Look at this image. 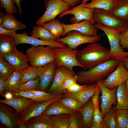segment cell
<instances>
[{
    "instance_id": "obj_1",
    "label": "cell",
    "mask_w": 128,
    "mask_h": 128,
    "mask_svg": "<svg viewBox=\"0 0 128 128\" xmlns=\"http://www.w3.org/2000/svg\"><path fill=\"white\" fill-rule=\"evenodd\" d=\"M76 58L86 70L111 59L110 50L96 42L90 43L78 50Z\"/></svg>"
},
{
    "instance_id": "obj_2",
    "label": "cell",
    "mask_w": 128,
    "mask_h": 128,
    "mask_svg": "<svg viewBox=\"0 0 128 128\" xmlns=\"http://www.w3.org/2000/svg\"><path fill=\"white\" fill-rule=\"evenodd\" d=\"M119 61L111 59L89 69L78 72L77 83L81 85L97 83L114 71Z\"/></svg>"
},
{
    "instance_id": "obj_3",
    "label": "cell",
    "mask_w": 128,
    "mask_h": 128,
    "mask_svg": "<svg viewBox=\"0 0 128 128\" xmlns=\"http://www.w3.org/2000/svg\"><path fill=\"white\" fill-rule=\"evenodd\" d=\"M54 48L49 46H33L26 51L30 65L37 67L55 62V57Z\"/></svg>"
},
{
    "instance_id": "obj_4",
    "label": "cell",
    "mask_w": 128,
    "mask_h": 128,
    "mask_svg": "<svg viewBox=\"0 0 128 128\" xmlns=\"http://www.w3.org/2000/svg\"><path fill=\"white\" fill-rule=\"evenodd\" d=\"M93 17L97 23L120 32L126 31L128 28V22L102 9L95 8Z\"/></svg>"
},
{
    "instance_id": "obj_5",
    "label": "cell",
    "mask_w": 128,
    "mask_h": 128,
    "mask_svg": "<svg viewBox=\"0 0 128 128\" xmlns=\"http://www.w3.org/2000/svg\"><path fill=\"white\" fill-rule=\"evenodd\" d=\"M93 25L97 29L102 30L106 36L110 45V53L111 59L120 60L128 57V52L124 51L120 45V32L98 23H95Z\"/></svg>"
},
{
    "instance_id": "obj_6",
    "label": "cell",
    "mask_w": 128,
    "mask_h": 128,
    "mask_svg": "<svg viewBox=\"0 0 128 128\" xmlns=\"http://www.w3.org/2000/svg\"><path fill=\"white\" fill-rule=\"evenodd\" d=\"M53 48L55 57V62L56 67L63 66L73 71V67L77 66L86 70L77 58L78 50L71 49L67 45L64 48Z\"/></svg>"
},
{
    "instance_id": "obj_7",
    "label": "cell",
    "mask_w": 128,
    "mask_h": 128,
    "mask_svg": "<svg viewBox=\"0 0 128 128\" xmlns=\"http://www.w3.org/2000/svg\"><path fill=\"white\" fill-rule=\"evenodd\" d=\"M46 10L36 21L37 25L42 26L45 23L55 19L61 13L69 10L70 6L62 0H44Z\"/></svg>"
},
{
    "instance_id": "obj_8",
    "label": "cell",
    "mask_w": 128,
    "mask_h": 128,
    "mask_svg": "<svg viewBox=\"0 0 128 128\" xmlns=\"http://www.w3.org/2000/svg\"><path fill=\"white\" fill-rule=\"evenodd\" d=\"M66 35L65 37L59 38L56 40L67 45L72 49H75L78 46L82 44L96 42L100 41L101 38L100 34L95 36H88L75 30L69 32Z\"/></svg>"
},
{
    "instance_id": "obj_9",
    "label": "cell",
    "mask_w": 128,
    "mask_h": 128,
    "mask_svg": "<svg viewBox=\"0 0 128 128\" xmlns=\"http://www.w3.org/2000/svg\"><path fill=\"white\" fill-rule=\"evenodd\" d=\"M64 95L63 93L59 94L54 98L47 101H35L18 115L19 120L25 122L30 118L41 114L49 105L60 99Z\"/></svg>"
},
{
    "instance_id": "obj_10",
    "label": "cell",
    "mask_w": 128,
    "mask_h": 128,
    "mask_svg": "<svg viewBox=\"0 0 128 128\" xmlns=\"http://www.w3.org/2000/svg\"><path fill=\"white\" fill-rule=\"evenodd\" d=\"M87 3L81 4L76 7L62 12L58 16V18L62 17L69 14H72L74 16L70 19L71 23H79L82 20L88 21L91 24L93 25L95 23L93 16L95 8H86L85 5Z\"/></svg>"
},
{
    "instance_id": "obj_11",
    "label": "cell",
    "mask_w": 128,
    "mask_h": 128,
    "mask_svg": "<svg viewBox=\"0 0 128 128\" xmlns=\"http://www.w3.org/2000/svg\"><path fill=\"white\" fill-rule=\"evenodd\" d=\"M128 79V70L120 60L115 69L102 81L106 87L111 89L125 82Z\"/></svg>"
},
{
    "instance_id": "obj_12",
    "label": "cell",
    "mask_w": 128,
    "mask_h": 128,
    "mask_svg": "<svg viewBox=\"0 0 128 128\" xmlns=\"http://www.w3.org/2000/svg\"><path fill=\"white\" fill-rule=\"evenodd\" d=\"M16 46L21 44H27L37 46L41 45L49 46L53 48H64L66 44L55 41L44 40L29 36L25 33H17L13 37Z\"/></svg>"
},
{
    "instance_id": "obj_13",
    "label": "cell",
    "mask_w": 128,
    "mask_h": 128,
    "mask_svg": "<svg viewBox=\"0 0 128 128\" xmlns=\"http://www.w3.org/2000/svg\"><path fill=\"white\" fill-rule=\"evenodd\" d=\"M97 83L100 87L101 92L100 107L103 118L111 108L112 105L117 103L116 93L118 86L110 89L104 85L102 80L99 81Z\"/></svg>"
},
{
    "instance_id": "obj_14",
    "label": "cell",
    "mask_w": 128,
    "mask_h": 128,
    "mask_svg": "<svg viewBox=\"0 0 128 128\" xmlns=\"http://www.w3.org/2000/svg\"><path fill=\"white\" fill-rule=\"evenodd\" d=\"M56 67L55 62L38 67V77L40 78V83L38 90L45 91L52 82L55 75Z\"/></svg>"
},
{
    "instance_id": "obj_15",
    "label": "cell",
    "mask_w": 128,
    "mask_h": 128,
    "mask_svg": "<svg viewBox=\"0 0 128 128\" xmlns=\"http://www.w3.org/2000/svg\"><path fill=\"white\" fill-rule=\"evenodd\" d=\"M61 23L64 29L62 36H65L68 32L72 30L78 32L84 35L88 36H95L98 34L97 29L87 20L71 24Z\"/></svg>"
},
{
    "instance_id": "obj_16",
    "label": "cell",
    "mask_w": 128,
    "mask_h": 128,
    "mask_svg": "<svg viewBox=\"0 0 128 128\" xmlns=\"http://www.w3.org/2000/svg\"><path fill=\"white\" fill-rule=\"evenodd\" d=\"M5 59L16 70H23L31 67L26 54L17 49L9 53L2 55Z\"/></svg>"
},
{
    "instance_id": "obj_17",
    "label": "cell",
    "mask_w": 128,
    "mask_h": 128,
    "mask_svg": "<svg viewBox=\"0 0 128 128\" xmlns=\"http://www.w3.org/2000/svg\"><path fill=\"white\" fill-rule=\"evenodd\" d=\"M19 120L15 110L5 104H0V121L6 128H17Z\"/></svg>"
},
{
    "instance_id": "obj_18",
    "label": "cell",
    "mask_w": 128,
    "mask_h": 128,
    "mask_svg": "<svg viewBox=\"0 0 128 128\" xmlns=\"http://www.w3.org/2000/svg\"><path fill=\"white\" fill-rule=\"evenodd\" d=\"M75 73L73 71H72L64 66L56 67L55 75L48 92L53 93L67 78Z\"/></svg>"
},
{
    "instance_id": "obj_19",
    "label": "cell",
    "mask_w": 128,
    "mask_h": 128,
    "mask_svg": "<svg viewBox=\"0 0 128 128\" xmlns=\"http://www.w3.org/2000/svg\"><path fill=\"white\" fill-rule=\"evenodd\" d=\"M32 99L22 96L0 100V103L8 105L13 108L18 115L30 105L35 101Z\"/></svg>"
},
{
    "instance_id": "obj_20",
    "label": "cell",
    "mask_w": 128,
    "mask_h": 128,
    "mask_svg": "<svg viewBox=\"0 0 128 128\" xmlns=\"http://www.w3.org/2000/svg\"><path fill=\"white\" fill-rule=\"evenodd\" d=\"M99 86L97 83L90 85L87 88L84 90L73 93H65L64 96L74 98L84 105L94 94Z\"/></svg>"
},
{
    "instance_id": "obj_21",
    "label": "cell",
    "mask_w": 128,
    "mask_h": 128,
    "mask_svg": "<svg viewBox=\"0 0 128 128\" xmlns=\"http://www.w3.org/2000/svg\"><path fill=\"white\" fill-rule=\"evenodd\" d=\"M25 123L27 128H52L50 116L43 113L30 118Z\"/></svg>"
},
{
    "instance_id": "obj_22",
    "label": "cell",
    "mask_w": 128,
    "mask_h": 128,
    "mask_svg": "<svg viewBox=\"0 0 128 128\" xmlns=\"http://www.w3.org/2000/svg\"><path fill=\"white\" fill-rule=\"evenodd\" d=\"M116 105L111 108L116 110L125 109L128 110V91L125 82L118 86L116 91Z\"/></svg>"
},
{
    "instance_id": "obj_23",
    "label": "cell",
    "mask_w": 128,
    "mask_h": 128,
    "mask_svg": "<svg viewBox=\"0 0 128 128\" xmlns=\"http://www.w3.org/2000/svg\"><path fill=\"white\" fill-rule=\"evenodd\" d=\"M83 119L84 128H91L92 124V119L94 111V108L91 98L79 111Z\"/></svg>"
},
{
    "instance_id": "obj_24",
    "label": "cell",
    "mask_w": 128,
    "mask_h": 128,
    "mask_svg": "<svg viewBox=\"0 0 128 128\" xmlns=\"http://www.w3.org/2000/svg\"><path fill=\"white\" fill-rule=\"evenodd\" d=\"M91 2L86 4V8L100 9L111 13L115 9L118 1L114 0H91Z\"/></svg>"
},
{
    "instance_id": "obj_25",
    "label": "cell",
    "mask_w": 128,
    "mask_h": 128,
    "mask_svg": "<svg viewBox=\"0 0 128 128\" xmlns=\"http://www.w3.org/2000/svg\"><path fill=\"white\" fill-rule=\"evenodd\" d=\"M14 37L0 35V55L9 53L17 50Z\"/></svg>"
},
{
    "instance_id": "obj_26",
    "label": "cell",
    "mask_w": 128,
    "mask_h": 128,
    "mask_svg": "<svg viewBox=\"0 0 128 128\" xmlns=\"http://www.w3.org/2000/svg\"><path fill=\"white\" fill-rule=\"evenodd\" d=\"M75 112L67 109L57 101L49 105L42 113L49 116L65 114H70Z\"/></svg>"
},
{
    "instance_id": "obj_27",
    "label": "cell",
    "mask_w": 128,
    "mask_h": 128,
    "mask_svg": "<svg viewBox=\"0 0 128 128\" xmlns=\"http://www.w3.org/2000/svg\"><path fill=\"white\" fill-rule=\"evenodd\" d=\"M30 35L41 39L49 41L56 40L52 34L45 27L42 26H33Z\"/></svg>"
},
{
    "instance_id": "obj_28",
    "label": "cell",
    "mask_w": 128,
    "mask_h": 128,
    "mask_svg": "<svg viewBox=\"0 0 128 128\" xmlns=\"http://www.w3.org/2000/svg\"><path fill=\"white\" fill-rule=\"evenodd\" d=\"M119 19L128 22V0H120L110 13Z\"/></svg>"
},
{
    "instance_id": "obj_29",
    "label": "cell",
    "mask_w": 128,
    "mask_h": 128,
    "mask_svg": "<svg viewBox=\"0 0 128 128\" xmlns=\"http://www.w3.org/2000/svg\"><path fill=\"white\" fill-rule=\"evenodd\" d=\"M42 26L45 27L56 40L59 38L64 31V29L61 23L57 19L46 22Z\"/></svg>"
},
{
    "instance_id": "obj_30",
    "label": "cell",
    "mask_w": 128,
    "mask_h": 128,
    "mask_svg": "<svg viewBox=\"0 0 128 128\" xmlns=\"http://www.w3.org/2000/svg\"><path fill=\"white\" fill-rule=\"evenodd\" d=\"M2 28L8 30L16 31L26 28L25 25L18 21L13 14H9V16L0 24Z\"/></svg>"
},
{
    "instance_id": "obj_31",
    "label": "cell",
    "mask_w": 128,
    "mask_h": 128,
    "mask_svg": "<svg viewBox=\"0 0 128 128\" xmlns=\"http://www.w3.org/2000/svg\"><path fill=\"white\" fill-rule=\"evenodd\" d=\"M23 70H16L8 77L5 81L7 91L12 92L18 89Z\"/></svg>"
},
{
    "instance_id": "obj_32",
    "label": "cell",
    "mask_w": 128,
    "mask_h": 128,
    "mask_svg": "<svg viewBox=\"0 0 128 128\" xmlns=\"http://www.w3.org/2000/svg\"><path fill=\"white\" fill-rule=\"evenodd\" d=\"M52 128H69L70 114H68L49 116Z\"/></svg>"
},
{
    "instance_id": "obj_33",
    "label": "cell",
    "mask_w": 128,
    "mask_h": 128,
    "mask_svg": "<svg viewBox=\"0 0 128 128\" xmlns=\"http://www.w3.org/2000/svg\"><path fill=\"white\" fill-rule=\"evenodd\" d=\"M58 101L67 109L74 111H78L84 106L76 99L70 97L63 96Z\"/></svg>"
},
{
    "instance_id": "obj_34",
    "label": "cell",
    "mask_w": 128,
    "mask_h": 128,
    "mask_svg": "<svg viewBox=\"0 0 128 128\" xmlns=\"http://www.w3.org/2000/svg\"><path fill=\"white\" fill-rule=\"evenodd\" d=\"M114 119L116 128H125L128 121V110L125 109L115 110Z\"/></svg>"
},
{
    "instance_id": "obj_35",
    "label": "cell",
    "mask_w": 128,
    "mask_h": 128,
    "mask_svg": "<svg viewBox=\"0 0 128 128\" xmlns=\"http://www.w3.org/2000/svg\"><path fill=\"white\" fill-rule=\"evenodd\" d=\"M37 69V67L31 66L23 69L20 80V85L36 79L38 77Z\"/></svg>"
},
{
    "instance_id": "obj_36",
    "label": "cell",
    "mask_w": 128,
    "mask_h": 128,
    "mask_svg": "<svg viewBox=\"0 0 128 128\" xmlns=\"http://www.w3.org/2000/svg\"><path fill=\"white\" fill-rule=\"evenodd\" d=\"M16 70L0 55V77L6 81L8 77Z\"/></svg>"
},
{
    "instance_id": "obj_37",
    "label": "cell",
    "mask_w": 128,
    "mask_h": 128,
    "mask_svg": "<svg viewBox=\"0 0 128 128\" xmlns=\"http://www.w3.org/2000/svg\"><path fill=\"white\" fill-rule=\"evenodd\" d=\"M12 92L14 97L22 96L30 99L36 101L46 102L53 99L40 97L35 95L30 91L25 90H17Z\"/></svg>"
},
{
    "instance_id": "obj_38",
    "label": "cell",
    "mask_w": 128,
    "mask_h": 128,
    "mask_svg": "<svg viewBox=\"0 0 128 128\" xmlns=\"http://www.w3.org/2000/svg\"><path fill=\"white\" fill-rule=\"evenodd\" d=\"M84 128L82 118L80 112H75L70 114L69 128Z\"/></svg>"
},
{
    "instance_id": "obj_39",
    "label": "cell",
    "mask_w": 128,
    "mask_h": 128,
    "mask_svg": "<svg viewBox=\"0 0 128 128\" xmlns=\"http://www.w3.org/2000/svg\"><path fill=\"white\" fill-rule=\"evenodd\" d=\"M77 76L76 73L70 76L66 79L53 93L58 95L61 93H63L67 88L77 82Z\"/></svg>"
},
{
    "instance_id": "obj_40",
    "label": "cell",
    "mask_w": 128,
    "mask_h": 128,
    "mask_svg": "<svg viewBox=\"0 0 128 128\" xmlns=\"http://www.w3.org/2000/svg\"><path fill=\"white\" fill-rule=\"evenodd\" d=\"M115 110L110 108L103 118V122L107 126V128H116L114 119Z\"/></svg>"
},
{
    "instance_id": "obj_41",
    "label": "cell",
    "mask_w": 128,
    "mask_h": 128,
    "mask_svg": "<svg viewBox=\"0 0 128 128\" xmlns=\"http://www.w3.org/2000/svg\"><path fill=\"white\" fill-rule=\"evenodd\" d=\"M40 81V78L38 77L35 80H30L24 84H20L17 90H37L39 86Z\"/></svg>"
},
{
    "instance_id": "obj_42",
    "label": "cell",
    "mask_w": 128,
    "mask_h": 128,
    "mask_svg": "<svg viewBox=\"0 0 128 128\" xmlns=\"http://www.w3.org/2000/svg\"><path fill=\"white\" fill-rule=\"evenodd\" d=\"M0 6L4 9L6 13L13 14L17 12V9L15 6L13 0H0Z\"/></svg>"
},
{
    "instance_id": "obj_43",
    "label": "cell",
    "mask_w": 128,
    "mask_h": 128,
    "mask_svg": "<svg viewBox=\"0 0 128 128\" xmlns=\"http://www.w3.org/2000/svg\"><path fill=\"white\" fill-rule=\"evenodd\" d=\"M90 85H81L75 82L67 88L63 93H73L78 92L87 88Z\"/></svg>"
},
{
    "instance_id": "obj_44",
    "label": "cell",
    "mask_w": 128,
    "mask_h": 128,
    "mask_svg": "<svg viewBox=\"0 0 128 128\" xmlns=\"http://www.w3.org/2000/svg\"><path fill=\"white\" fill-rule=\"evenodd\" d=\"M94 106V111L92 119V123H103V117L101 112L100 110L99 104L96 105Z\"/></svg>"
},
{
    "instance_id": "obj_45",
    "label": "cell",
    "mask_w": 128,
    "mask_h": 128,
    "mask_svg": "<svg viewBox=\"0 0 128 128\" xmlns=\"http://www.w3.org/2000/svg\"><path fill=\"white\" fill-rule=\"evenodd\" d=\"M119 38L120 44L123 48L128 49V28L126 31L120 33Z\"/></svg>"
},
{
    "instance_id": "obj_46",
    "label": "cell",
    "mask_w": 128,
    "mask_h": 128,
    "mask_svg": "<svg viewBox=\"0 0 128 128\" xmlns=\"http://www.w3.org/2000/svg\"><path fill=\"white\" fill-rule=\"evenodd\" d=\"M101 92V89L99 86L97 88L94 94L91 98V102L94 106L99 104V96Z\"/></svg>"
},
{
    "instance_id": "obj_47",
    "label": "cell",
    "mask_w": 128,
    "mask_h": 128,
    "mask_svg": "<svg viewBox=\"0 0 128 128\" xmlns=\"http://www.w3.org/2000/svg\"><path fill=\"white\" fill-rule=\"evenodd\" d=\"M5 81L3 78L0 77V94L1 95L7 91Z\"/></svg>"
},
{
    "instance_id": "obj_48",
    "label": "cell",
    "mask_w": 128,
    "mask_h": 128,
    "mask_svg": "<svg viewBox=\"0 0 128 128\" xmlns=\"http://www.w3.org/2000/svg\"><path fill=\"white\" fill-rule=\"evenodd\" d=\"M16 31L4 29L0 26V35H3L13 37L17 33Z\"/></svg>"
},
{
    "instance_id": "obj_49",
    "label": "cell",
    "mask_w": 128,
    "mask_h": 128,
    "mask_svg": "<svg viewBox=\"0 0 128 128\" xmlns=\"http://www.w3.org/2000/svg\"><path fill=\"white\" fill-rule=\"evenodd\" d=\"M67 4L70 7H74L78 4L80 0H62Z\"/></svg>"
},
{
    "instance_id": "obj_50",
    "label": "cell",
    "mask_w": 128,
    "mask_h": 128,
    "mask_svg": "<svg viewBox=\"0 0 128 128\" xmlns=\"http://www.w3.org/2000/svg\"><path fill=\"white\" fill-rule=\"evenodd\" d=\"M91 128H107L106 125L104 123L92 124Z\"/></svg>"
},
{
    "instance_id": "obj_51",
    "label": "cell",
    "mask_w": 128,
    "mask_h": 128,
    "mask_svg": "<svg viewBox=\"0 0 128 128\" xmlns=\"http://www.w3.org/2000/svg\"><path fill=\"white\" fill-rule=\"evenodd\" d=\"M22 0H13L14 2L15 5L17 6L19 13H21L23 10L22 9L21 3Z\"/></svg>"
},
{
    "instance_id": "obj_52",
    "label": "cell",
    "mask_w": 128,
    "mask_h": 128,
    "mask_svg": "<svg viewBox=\"0 0 128 128\" xmlns=\"http://www.w3.org/2000/svg\"><path fill=\"white\" fill-rule=\"evenodd\" d=\"M9 14L6 12L4 13L1 11L0 12V24L7 18L9 16Z\"/></svg>"
},
{
    "instance_id": "obj_53",
    "label": "cell",
    "mask_w": 128,
    "mask_h": 128,
    "mask_svg": "<svg viewBox=\"0 0 128 128\" xmlns=\"http://www.w3.org/2000/svg\"><path fill=\"white\" fill-rule=\"evenodd\" d=\"M17 126L18 128H27L25 122L19 120L18 122Z\"/></svg>"
},
{
    "instance_id": "obj_54",
    "label": "cell",
    "mask_w": 128,
    "mask_h": 128,
    "mask_svg": "<svg viewBox=\"0 0 128 128\" xmlns=\"http://www.w3.org/2000/svg\"><path fill=\"white\" fill-rule=\"evenodd\" d=\"M2 96L4 97L6 99H10L14 97L12 93L9 91L6 92V93L2 95Z\"/></svg>"
},
{
    "instance_id": "obj_55",
    "label": "cell",
    "mask_w": 128,
    "mask_h": 128,
    "mask_svg": "<svg viewBox=\"0 0 128 128\" xmlns=\"http://www.w3.org/2000/svg\"><path fill=\"white\" fill-rule=\"evenodd\" d=\"M126 69L128 70V57L121 60Z\"/></svg>"
},
{
    "instance_id": "obj_56",
    "label": "cell",
    "mask_w": 128,
    "mask_h": 128,
    "mask_svg": "<svg viewBox=\"0 0 128 128\" xmlns=\"http://www.w3.org/2000/svg\"><path fill=\"white\" fill-rule=\"evenodd\" d=\"M125 83L126 88L128 91V79L126 81Z\"/></svg>"
},
{
    "instance_id": "obj_57",
    "label": "cell",
    "mask_w": 128,
    "mask_h": 128,
    "mask_svg": "<svg viewBox=\"0 0 128 128\" xmlns=\"http://www.w3.org/2000/svg\"><path fill=\"white\" fill-rule=\"evenodd\" d=\"M89 0H82V3H86Z\"/></svg>"
},
{
    "instance_id": "obj_58",
    "label": "cell",
    "mask_w": 128,
    "mask_h": 128,
    "mask_svg": "<svg viewBox=\"0 0 128 128\" xmlns=\"http://www.w3.org/2000/svg\"><path fill=\"white\" fill-rule=\"evenodd\" d=\"M125 128H128V121L126 124Z\"/></svg>"
},
{
    "instance_id": "obj_59",
    "label": "cell",
    "mask_w": 128,
    "mask_h": 128,
    "mask_svg": "<svg viewBox=\"0 0 128 128\" xmlns=\"http://www.w3.org/2000/svg\"><path fill=\"white\" fill-rule=\"evenodd\" d=\"M115 0V1H118L119 0Z\"/></svg>"
}]
</instances>
